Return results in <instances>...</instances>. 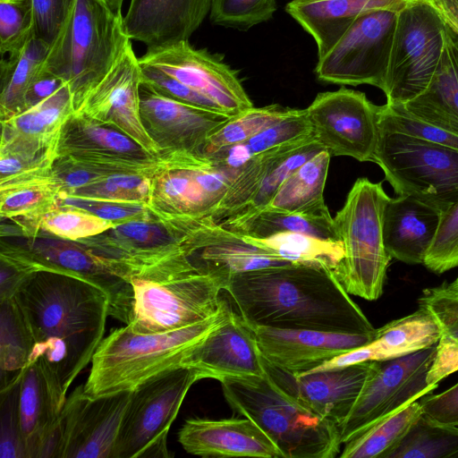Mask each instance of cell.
I'll list each match as a JSON object with an SVG mask.
<instances>
[{
	"label": "cell",
	"instance_id": "obj_29",
	"mask_svg": "<svg viewBox=\"0 0 458 458\" xmlns=\"http://www.w3.org/2000/svg\"><path fill=\"white\" fill-rule=\"evenodd\" d=\"M443 212L411 196L387 201L383 215V239L391 258L410 265L423 264Z\"/></svg>",
	"mask_w": 458,
	"mask_h": 458
},
{
	"label": "cell",
	"instance_id": "obj_14",
	"mask_svg": "<svg viewBox=\"0 0 458 458\" xmlns=\"http://www.w3.org/2000/svg\"><path fill=\"white\" fill-rule=\"evenodd\" d=\"M379 109L365 93L343 86L318 93L305 111L315 138L331 157L366 162L377 141Z\"/></svg>",
	"mask_w": 458,
	"mask_h": 458
},
{
	"label": "cell",
	"instance_id": "obj_30",
	"mask_svg": "<svg viewBox=\"0 0 458 458\" xmlns=\"http://www.w3.org/2000/svg\"><path fill=\"white\" fill-rule=\"evenodd\" d=\"M440 336V329L434 318L419 308L410 315L377 328L375 337L367 344L336 356L308 372L391 360L432 346L438 343Z\"/></svg>",
	"mask_w": 458,
	"mask_h": 458
},
{
	"label": "cell",
	"instance_id": "obj_36",
	"mask_svg": "<svg viewBox=\"0 0 458 458\" xmlns=\"http://www.w3.org/2000/svg\"><path fill=\"white\" fill-rule=\"evenodd\" d=\"M331 155L323 149L299 166L279 187L267 208L300 213L323 208Z\"/></svg>",
	"mask_w": 458,
	"mask_h": 458
},
{
	"label": "cell",
	"instance_id": "obj_25",
	"mask_svg": "<svg viewBox=\"0 0 458 458\" xmlns=\"http://www.w3.org/2000/svg\"><path fill=\"white\" fill-rule=\"evenodd\" d=\"M186 254L199 272L221 279L225 285L236 274L293 264L253 245L208 217L189 237Z\"/></svg>",
	"mask_w": 458,
	"mask_h": 458
},
{
	"label": "cell",
	"instance_id": "obj_8",
	"mask_svg": "<svg viewBox=\"0 0 458 458\" xmlns=\"http://www.w3.org/2000/svg\"><path fill=\"white\" fill-rule=\"evenodd\" d=\"M397 195L441 212L458 201V149L378 128L371 161Z\"/></svg>",
	"mask_w": 458,
	"mask_h": 458
},
{
	"label": "cell",
	"instance_id": "obj_19",
	"mask_svg": "<svg viewBox=\"0 0 458 458\" xmlns=\"http://www.w3.org/2000/svg\"><path fill=\"white\" fill-rule=\"evenodd\" d=\"M56 154L96 165L109 174L151 177L162 159L161 154L148 152L123 132L74 114L63 127Z\"/></svg>",
	"mask_w": 458,
	"mask_h": 458
},
{
	"label": "cell",
	"instance_id": "obj_49",
	"mask_svg": "<svg viewBox=\"0 0 458 458\" xmlns=\"http://www.w3.org/2000/svg\"><path fill=\"white\" fill-rule=\"evenodd\" d=\"M276 0H214L210 10L213 23L239 30L270 20Z\"/></svg>",
	"mask_w": 458,
	"mask_h": 458
},
{
	"label": "cell",
	"instance_id": "obj_48",
	"mask_svg": "<svg viewBox=\"0 0 458 458\" xmlns=\"http://www.w3.org/2000/svg\"><path fill=\"white\" fill-rule=\"evenodd\" d=\"M73 195L148 204L151 196V176L137 174H109Z\"/></svg>",
	"mask_w": 458,
	"mask_h": 458
},
{
	"label": "cell",
	"instance_id": "obj_18",
	"mask_svg": "<svg viewBox=\"0 0 458 458\" xmlns=\"http://www.w3.org/2000/svg\"><path fill=\"white\" fill-rule=\"evenodd\" d=\"M139 58L130 45L112 69L76 106L74 114L113 127L154 155L161 150L141 121Z\"/></svg>",
	"mask_w": 458,
	"mask_h": 458
},
{
	"label": "cell",
	"instance_id": "obj_32",
	"mask_svg": "<svg viewBox=\"0 0 458 458\" xmlns=\"http://www.w3.org/2000/svg\"><path fill=\"white\" fill-rule=\"evenodd\" d=\"M403 105L417 118L458 136V36L447 26L443 54L428 87Z\"/></svg>",
	"mask_w": 458,
	"mask_h": 458
},
{
	"label": "cell",
	"instance_id": "obj_42",
	"mask_svg": "<svg viewBox=\"0 0 458 458\" xmlns=\"http://www.w3.org/2000/svg\"><path fill=\"white\" fill-rule=\"evenodd\" d=\"M15 221L22 225L28 238L43 232L72 242L103 233L114 225L110 220L69 206H58L36 218Z\"/></svg>",
	"mask_w": 458,
	"mask_h": 458
},
{
	"label": "cell",
	"instance_id": "obj_38",
	"mask_svg": "<svg viewBox=\"0 0 458 458\" xmlns=\"http://www.w3.org/2000/svg\"><path fill=\"white\" fill-rule=\"evenodd\" d=\"M249 242L293 264L311 265L335 271L344 259L342 242L301 233H285L267 238L243 236Z\"/></svg>",
	"mask_w": 458,
	"mask_h": 458
},
{
	"label": "cell",
	"instance_id": "obj_12",
	"mask_svg": "<svg viewBox=\"0 0 458 458\" xmlns=\"http://www.w3.org/2000/svg\"><path fill=\"white\" fill-rule=\"evenodd\" d=\"M437 349V344L377 361L350 414L339 428L343 445L437 388L428 381Z\"/></svg>",
	"mask_w": 458,
	"mask_h": 458
},
{
	"label": "cell",
	"instance_id": "obj_61",
	"mask_svg": "<svg viewBox=\"0 0 458 458\" xmlns=\"http://www.w3.org/2000/svg\"><path fill=\"white\" fill-rule=\"evenodd\" d=\"M453 283L454 285L458 287V277Z\"/></svg>",
	"mask_w": 458,
	"mask_h": 458
},
{
	"label": "cell",
	"instance_id": "obj_16",
	"mask_svg": "<svg viewBox=\"0 0 458 458\" xmlns=\"http://www.w3.org/2000/svg\"><path fill=\"white\" fill-rule=\"evenodd\" d=\"M139 62L174 77L230 116L254 106L237 72L220 55L197 49L189 41L148 48Z\"/></svg>",
	"mask_w": 458,
	"mask_h": 458
},
{
	"label": "cell",
	"instance_id": "obj_28",
	"mask_svg": "<svg viewBox=\"0 0 458 458\" xmlns=\"http://www.w3.org/2000/svg\"><path fill=\"white\" fill-rule=\"evenodd\" d=\"M65 401L66 393L58 378L41 360L21 370L18 407L26 458H38Z\"/></svg>",
	"mask_w": 458,
	"mask_h": 458
},
{
	"label": "cell",
	"instance_id": "obj_34",
	"mask_svg": "<svg viewBox=\"0 0 458 458\" xmlns=\"http://www.w3.org/2000/svg\"><path fill=\"white\" fill-rule=\"evenodd\" d=\"M418 303L434 318L441 332L428 377L429 386L437 387L442 379L458 370V287L454 283H444L427 288Z\"/></svg>",
	"mask_w": 458,
	"mask_h": 458
},
{
	"label": "cell",
	"instance_id": "obj_33",
	"mask_svg": "<svg viewBox=\"0 0 458 458\" xmlns=\"http://www.w3.org/2000/svg\"><path fill=\"white\" fill-rule=\"evenodd\" d=\"M218 224L237 234L250 238H267L278 233H301L325 240L341 242L327 206L300 213L264 207L233 216Z\"/></svg>",
	"mask_w": 458,
	"mask_h": 458
},
{
	"label": "cell",
	"instance_id": "obj_22",
	"mask_svg": "<svg viewBox=\"0 0 458 458\" xmlns=\"http://www.w3.org/2000/svg\"><path fill=\"white\" fill-rule=\"evenodd\" d=\"M250 327L265 360L293 375L308 372L336 356L365 345L376 335V329L370 333H344Z\"/></svg>",
	"mask_w": 458,
	"mask_h": 458
},
{
	"label": "cell",
	"instance_id": "obj_55",
	"mask_svg": "<svg viewBox=\"0 0 458 458\" xmlns=\"http://www.w3.org/2000/svg\"><path fill=\"white\" fill-rule=\"evenodd\" d=\"M34 13V38L51 47L74 5L75 0H31Z\"/></svg>",
	"mask_w": 458,
	"mask_h": 458
},
{
	"label": "cell",
	"instance_id": "obj_6",
	"mask_svg": "<svg viewBox=\"0 0 458 458\" xmlns=\"http://www.w3.org/2000/svg\"><path fill=\"white\" fill-rule=\"evenodd\" d=\"M123 16L104 0H75L44 67L66 81L74 110L131 45Z\"/></svg>",
	"mask_w": 458,
	"mask_h": 458
},
{
	"label": "cell",
	"instance_id": "obj_53",
	"mask_svg": "<svg viewBox=\"0 0 458 458\" xmlns=\"http://www.w3.org/2000/svg\"><path fill=\"white\" fill-rule=\"evenodd\" d=\"M58 206L78 208L114 224L148 216L153 213L150 206L146 202L104 199L76 195H61Z\"/></svg>",
	"mask_w": 458,
	"mask_h": 458
},
{
	"label": "cell",
	"instance_id": "obj_4",
	"mask_svg": "<svg viewBox=\"0 0 458 458\" xmlns=\"http://www.w3.org/2000/svg\"><path fill=\"white\" fill-rule=\"evenodd\" d=\"M232 309L228 303L216 315L188 327L155 334H138L128 326L112 331L98 347L84 392L99 397L133 391L151 377L182 367L186 353Z\"/></svg>",
	"mask_w": 458,
	"mask_h": 458
},
{
	"label": "cell",
	"instance_id": "obj_35",
	"mask_svg": "<svg viewBox=\"0 0 458 458\" xmlns=\"http://www.w3.org/2000/svg\"><path fill=\"white\" fill-rule=\"evenodd\" d=\"M50 47L32 38L20 51L2 57L0 64L1 120L26 109L28 91L42 68Z\"/></svg>",
	"mask_w": 458,
	"mask_h": 458
},
{
	"label": "cell",
	"instance_id": "obj_1",
	"mask_svg": "<svg viewBox=\"0 0 458 458\" xmlns=\"http://www.w3.org/2000/svg\"><path fill=\"white\" fill-rule=\"evenodd\" d=\"M250 326L370 333L373 327L333 270L288 264L233 276L225 291Z\"/></svg>",
	"mask_w": 458,
	"mask_h": 458
},
{
	"label": "cell",
	"instance_id": "obj_56",
	"mask_svg": "<svg viewBox=\"0 0 458 458\" xmlns=\"http://www.w3.org/2000/svg\"><path fill=\"white\" fill-rule=\"evenodd\" d=\"M430 394L420 398L423 414L437 423L458 427V383L443 393Z\"/></svg>",
	"mask_w": 458,
	"mask_h": 458
},
{
	"label": "cell",
	"instance_id": "obj_45",
	"mask_svg": "<svg viewBox=\"0 0 458 458\" xmlns=\"http://www.w3.org/2000/svg\"><path fill=\"white\" fill-rule=\"evenodd\" d=\"M323 149L326 148L314 135L291 144L277 158L251 199L236 215L266 207L283 182L299 166Z\"/></svg>",
	"mask_w": 458,
	"mask_h": 458
},
{
	"label": "cell",
	"instance_id": "obj_7",
	"mask_svg": "<svg viewBox=\"0 0 458 458\" xmlns=\"http://www.w3.org/2000/svg\"><path fill=\"white\" fill-rule=\"evenodd\" d=\"M389 197L381 182L358 178L334 218L344 259L334 271L349 294L376 301L383 293L389 261L383 215Z\"/></svg>",
	"mask_w": 458,
	"mask_h": 458
},
{
	"label": "cell",
	"instance_id": "obj_62",
	"mask_svg": "<svg viewBox=\"0 0 458 458\" xmlns=\"http://www.w3.org/2000/svg\"><path fill=\"white\" fill-rule=\"evenodd\" d=\"M105 1V0H104ZM106 2V1H105Z\"/></svg>",
	"mask_w": 458,
	"mask_h": 458
},
{
	"label": "cell",
	"instance_id": "obj_47",
	"mask_svg": "<svg viewBox=\"0 0 458 458\" xmlns=\"http://www.w3.org/2000/svg\"><path fill=\"white\" fill-rule=\"evenodd\" d=\"M34 38L31 0H0V52L13 54Z\"/></svg>",
	"mask_w": 458,
	"mask_h": 458
},
{
	"label": "cell",
	"instance_id": "obj_23",
	"mask_svg": "<svg viewBox=\"0 0 458 458\" xmlns=\"http://www.w3.org/2000/svg\"><path fill=\"white\" fill-rule=\"evenodd\" d=\"M140 109L145 130L161 153L199 154L211 131L231 117L172 98L143 81L140 86Z\"/></svg>",
	"mask_w": 458,
	"mask_h": 458
},
{
	"label": "cell",
	"instance_id": "obj_46",
	"mask_svg": "<svg viewBox=\"0 0 458 458\" xmlns=\"http://www.w3.org/2000/svg\"><path fill=\"white\" fill-rule=\"evenodd\" d=\"M378 128L458 149V136L417 118L403 104L380 106Z\"/></svg>",
	"mask_w": 458,
	"mask_h": 458
},
{
	"label": "cell",
	"instance_id": "obj_10",
	"mask_svg": "<svg viewBox=\"0 0 458 458\" xmlns=\"http://www.w3.org/2000/svg\"><path fill=\"white\" fill-rule=\"evenodd\" d=\"M446 25L431 0H411L398 12L384 93L404 104L428 87L443 54Z\"/></svg>",
	"mask_w": 458,
	"mask_h": 458
},
{
	"label": "cell",
	"instance_id": "obj_59",
	"mask_svg": "<svg viewBox=\"0 0 458 458\" xmlns=\"http://www.w3.org/2000/svg\"><path fill=\"white\" fill-rule=\"evenodd\" d=\"M445 25L458 36V0H431Z\"/></svg>",
	"mask_w": 458,
	"mask_h": 458
},
{
	"label": "cell",
	"instance_id": "obj_54",
	"mask_svg": "<svg viewBox=\"0 0 458 458\" xmlns=\"http://www.w3.org/2000/svg\"><path fill=\"white\" fill-rule=\"evenodd\" d=\"M140 65L141 81L149 84L162 94L196 107L225 114L223 109L213 101L161 70L140 63Z\"/></svg>",
	"mask_w": 458,
	"mask_h": 458
},
{
	"label": "cell",
	"instance_id": "obj_2",
	"mask_svg": "<svg viewBox=\"0 0 458 458\" xmlns=\"http://www.w3.org/2000/svg\"><path fill=\"white\" fill-rule=\"evenodd\" d=\"M14 299L33 339L30 362L41 360L67 393L105 338L107 296L82 279L38 271Z\"/></svg>",
	"mask_w": 458,
	"mask_h": 458
},
{
	"label": "cell",
	"instance_id": "obj_40",
	"mask_svg": "<svg viewBox=\"0 0 458 458\" xmlns=\"http://www.w3.org/2000/svg\"><path fill=\"white\" fill-rule=\"evenodd\" d=\"M0 303V368L1 387H4L29 364L33 339L15 299Z\"/></svg>",
	"mask_w": 458,
	"mask_h": 458
},
{
	"label": "cell",
	"instance_id": "obj_58",
	"mask_svg": "<svg viewBox=\"0 0 458 458\" xmlns=\"http://www.w3.org/2000/svg\"><path fill=\"white\" fill-rule=\"evenodd\" d=\"M66 81L44 67L38 72L26 98V109L51 96Z\"/></svg>",
	"mask_w": 458,
	"mask_h": 458
},
{
	"label": "cell",
	"instance_id": "obj_60",
	"mask_svg": "<svg viewBox=\"0 0 458 458\" xmlns=\"http://www.w3.org/2000/svg\"><path fill=\"white\" fill-rule=\"evenodd\" d=\"M107 5L115 13H122L123 0H105Z\"/></svg>",
	"mask_w": 458,
	"mask_h": 458
},
{
	"label": "cell",
	"instance_id": "obj_17",
	"mask_svg": "<svg viewBox=\"0 0 458 458\" xmlns=\"http://www.w3.org/2000/svg\"><path fill=\"white\" fill-rule=\"evenodd\" d=\"M131 392L90 398L83 386L76 387L59 416L63 431L60 458H114Z\"/></svg>",
	"mask_w": 458,
	"mask_h": 458
},
{
	"label": "cell",
	"instance_id": "obj_15",
	"mask_svg": "<svg viewBox=\"0 0 458 458\" xmlns=\"http://www.w3.org/2000/svg\"><path fill=\"white\" fill-rule=\"evenodd\" d=\"M26 246L3 245L1 251L30 270L59 273L82 279L107 296L110 316L128 325L132 293L131 285L111 273L98 256L78 242L55 236H32Z\"/></svg>",
	"mask_w": 458,
	"mask_h": 458
},
{
	"label": "cell",
	"instance_id": "obj_11",
	"mask_svg": "<svg viewBox=\"0 0 458 458\" xmlns=\"http://www.w3.org/2000/svg\"><path fill=\"white\" fill-rule=\"evenodd\" d=\"M204 218L153 211L148 216L116 223L103 233L77 242L98 256L107 269L120 277L125 272L186 254L187 241Z\"/></svg>",
	"mask_w": 458,
	"mask_h": 458
},
{
	"label": "cell",
	"instance_id": "obj_24",
	"mask_svg": "<svg viewBox=\"0 0 458 458\" xmlns=\"http://www.w3.org/2000/svg\"><path fill=\"white\" fill-rule=\"evenodd\" d=\"M73 114L72 94L65 82L51 96L1 120L0 152L53 165L63 127Z\"/></svg>",
	"mask_w": 458,
	"mask_h": 458
},
{
	"label": "cell",
	"instance_id": "obj_13",
	"mask_svg": "<svg viewBox=\"0 0 458 458\" xmlns=\"http://www.w3.org/2000/svg\"><path fill=\"white\" fill-rule=\"evenodd\" d=\"M398 11L375 9L361 13L318 59L315 73L321 81L384 91Z\"/></svg>",
	"mask_w": 458,
	"mask_h": 458
},
{
	"label": "cell",
	"instance_id": "obj_37",
	"mask_svg": "<svg viewBox=\"0 0 458 458\" xmlns=\"http://www.w3.org/2000/svg\"><path fill=\"white\" fill-rule=\"evenodd\" d=\"M61 187L51 169L43 174L0 185L3 218L29 220L58 207Z\"/></svg>",
	"mask_w": 458,
	"mask_h": 458
},
{
	"label": "cell",
	"instance_id": "obj_20",
	"mask_svg": "<svg viewBox=\"0 0 458 458\" xmlns=\"http://www.w3.org/2000/svg\"><path fill=\"white\" fill-rule=\"evenodd\" d=\"M266 373L283 390L338 428L350 414L377 361L293 375L265 359Z\"/></svg>",
	"mask_w": 458,
	"mask_h": 458
},
{
	"label": "cell",
	"instance_id": "obj_43",
	"mask_svg": "<svg viewBox=\"0 0 458 458\" xmlns=\"http://www.w3.org/2000/svg\"><path fill=\"white\" fill-rule=\"evenodd\" d=\"M295 109L273 104L262 107L252 106L233 115L211 131L199 154L208 157L222 148L244 142L287 117Z\"/></svg>",
	"mask_w": 458,
	"mask_h": 458
},
{
	"label": "cell",
	"instance_id": "obj_57",
	"mask_svg": "<svg viewBox=\"0 0 458 458\" xmlns=\"http://www.w3.org/2000/svg\"><path fill=\"white\" fill-rule=\"evenodd\" d=\"M0 301L14 298L34 274L16 259L1 253Z\"/></svg>",
	"mask_w": 458,
	"mask_h": 458
},
{
	"label": "cell",
	"instance_id": "obj_21",
	"mask_svg": "<svg viewBox=\"0 0 458 458\" xmlns=\"http://www.w3.org/2000/svg\"><path fill=\"white\" fill-rule=\"evenodd\" d=\"M182 367L199 379L261 377L266 371L251 327L233 309L228 316L184 356Z\"/></svg>",
	"mask_w": 458,
	"mask_h": 458
},
{
	"label": "cell",
	"instance_id": "obj_26",
	"mask_svg": "<svg viewBox=\"0 0 458 458\" xmlns=\"http://www.w3.org/2000/svg\"><path fill=\"white\" fill-rule=\"evenodd\" d=\"M183 449L202 457L283 458L269 437L252 420L242 418H191L178 432Z\"/></svg>",
	"mask_w": 458,
	"mask_h": 458
},
{
	"label": "cell",
	"instance_id": "obj_51",
	"mask_svg": "<svg viewBox=\"0 0 458 458\" xmlns=\"http://www.w3.org/2000/svg\"><path fill=\"white\" fill-rule=\"evenodd\" d=\"M21 372L0 390L1 458H26L18 407Z\"/></svg>",
	"mask_w": 458,
	"mask_h": 458
},
{
	"label": "cell",
	"instance_id": "obj_52",
	"mask_svg": "<svg viewBox=\"0 0 458 458\" xmlns=\"http://www.w3.org/2000/svg\"><path fill=\"white\" fill-rule=\"evenodd\" d=\"M314 135L305 109L295 111L259 131L244 141L250 154L255 155L267 150L296 142Z\"/></svg>",
	"mask_w": 458,
	"mask_h": 458
},
{
	"label": "cell",
	"instance_id": "obj_31",
	"mask_svg": "<svg viewBox=\"0 0 458 458\" xmlns=\"http://www.w3.org/2000/svg\"><path fill=\"white\" fill-rule=\"evenodd\" d=\"M411 0H293L285 11L316 41L323 57L363 13L375 9L402 10Z\"/></svg>",
	"mask_w": 458,
	"mask_h": 458
},
{
	"label": "cell",
	"instance_id": "obj_50",
	"mask_svg": "<svg viewBox=\"0 0 458 458\" xmlns=\"http://www.w3.org/2000/svg\"><path fill=\"white\" fill-rule=\"evenodd\" d=\"M423 265L436 274L458 267V201L442 214Z\"/></svg>",
	"mask_w": 458,
	"mask_h": 458
},
{
	"label": "cell",
	"instance_id": "obj_5",
	"mask_svg": "<svg viewBox=\"0 0 458 458\" xmlns=\"http://www.w3.org/2000/svg\"><path fill=\"white\" fill-rule=\"evenodd\" d=\"M220 383L230 407L256 423L283 458H334L340 454L339 428L299 403L267 373Z\"/></svg>",
	"mask_w": 458,
	"mask_h": 458
},
{
	"label": "cell",
	"instance_id": "obj_3",
	"mask_svg": "<svg viewBox=\"0 0 458 458\" xmlns=\"http://www.w3.org/2000/svg\"><path fill=\"white\" fill-rule=\"evenodd\" d=\"M120 277L131 285L132 293L126 326L138 334L180 329L217 314L227 304L221 297L225 283L199 272L186 254Z\"/></svg>",
	"mask_w": 458,
	"mask_h": 458
},
{
	"label": "cell",
	"instance_id": "obj_39",
	"mask_svg": "<svg viewBox=\"0 0 458 458\" xmlns=\"http://www.w3.org/2000/svg\"><path fill=\"white\" fill-rule=\"evenodd\" d=\"M422 413L420 401L410 403L344 443L340 457L386 458Z\"/></svg>",
	"mask_w": 458,
	"mask_h": 458
},
{
	"label": "cell",
	"instance_id": "obj_9",
	"mask_svg": "<svg viewBox=\"0 0 458 458\" xmlns=\"http://www.w3.org/2000/svg\"><path fill=\"white\" fill-rule=\"evenodd\" d=\"M200 380L190 368L164 371L131 392L114 458H167V435L191 386Z\"/></svg>",
	"mask_w": 458,
	"mask_h": 458
},
{
	"label": "cell",
	"instance_id": "obj_41",
	"mask_svg": "<svg viewBox=\"0 0 458 458\" xmlns=\"http://www.w3.org/2000/svg\"><path fill=\"white\" fill-rule=\"evenodd\" d=\"M386 458H458V427L422 413Z\"/></svg>",
	"mask_w": 458,
	"mask_h": 458
},
{
	"label": "cell",
	"instance_id": "obj_27",
	"mask_svg": "<svg viewBox=\"0 0 458 458\" xmlns=\"http://www.w3.org/2000/svg\"><path fill=\"white\" fill-rule=\"evenodd\" d=\"M213 1L131 0L123 18L125 32L148 48L189 41L210 13Z\"/></svg>",
	"mask_w": 458,
	"mask_h": 458
},
{
	"label": "cell",
	"instance_id": "obj_44",
	"mask_svg": "<svg viewBox=\"0 0 458 458\" xmlns=\"http://www.w3.org/2000/svg\"><path fill=\"white\" fill-rule=\"evenodd\" d=\"M293 143L252 157L242 168L208 218L218 224L239 213L251 199L280 155Z\"/></svg>",
	"mask_w": 458,
	"mask_h": 458
}]
</instances>
